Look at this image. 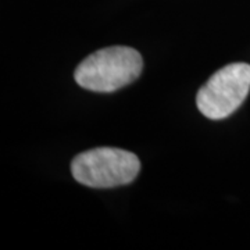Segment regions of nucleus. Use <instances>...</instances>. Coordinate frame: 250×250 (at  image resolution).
I'll return each mask as SVG.
<instances>
[{"label": "nucleus", "mask_w": 250, "mask_h": 250, "mask_svg": "<svg viewBox=\"0 0 250 250\" xmlns=\"http://www.w3.org/2000/svg\"><path fill=\"white\" fill-rule=\"evenodd\" d=\"M141 171L134 153L117 147H96L78 154L71 163V174L80 184L96 189L128 185Z\"/></svg>", "instance_id": "nucleus-2"}, {"label": "nucleus", "mask_w": 250, "mask_h": 250, "mask_svg": "<svg viewBox=\"0 0 250 250\" xmlns=\"http://www.w3.org/2000/svg\"><path fill=\"white\" fill-rule=\"evenodd\" d=\"M249 92V64H229L215 72L197 92V108L210 120H224L241 107Z\"/></svg>", "instance_id": "nucleus-3"}, {"label": "nucleus", "mask_w": 250, "mask_h": 250, "mask_svg": "<svg viewBox=\"0 0 250 250\" xmlns=\"http://www.w3.org/2000/svg\"><path fill=\"white\" fill-rule=\"evenodd\" d=\"M142 56L128 46H111L88 56L77 67L74 78L83 89L108 93L139 78Z\"/></svg>", "instance_id": "nucleus-1"}]
</instances>
